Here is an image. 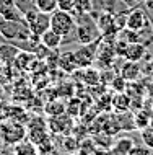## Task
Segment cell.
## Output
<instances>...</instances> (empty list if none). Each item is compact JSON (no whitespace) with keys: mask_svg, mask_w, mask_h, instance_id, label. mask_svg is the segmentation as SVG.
<instances>
[{"mask_svg":"<svg viewBox=\"0 0 153 155\" xmlns=\"http://www.w3.org/2000/svg\"><path fill=\"white\" fill-rule=\"evenodd\" d=\"M75 35L80 44L94 43L100 38H103L96 21H93L90 18V13H80V20L77 21V26H75Z\"/></svg>","mask_w":153,"mask_h":155,"instance_id":"obj_1","label":"cell"},{"mask_svg":"<svg viewBox=\"0 0 153 155\" xmlns=\"http://www.w3.org/2000/svg\"><path fill=\"white\" fill-rule=\"evenodd\" d=\"M0 36L11 41H26L31 36V30L24 20H0Z\"/></svg>","mask_w":153,"mask_h":155,"instance_id":"obj_2","label":"cell"},{"mask_svg":"<svg viewBox=\"0 0 153 155\" xmlns=\"http://www.w3.org/2000/svg\"><path fill=\"white\" fill-rule=\"evenodd\" d=\"M77 20L72 15V12H64L57 8L56 12L51 13V30L59 33L62 38H67L72 33H75Z\"/></svg>","mask_w":153,"mask_h":155,"instance_id":"obj_3","label":"cell"},{"mask_svg":"<svg viewBox=\"0 0 153 155\" xmlns=\"http://www.w3.org/2000/svg\"><path fill=\"white\" fill-rule=\"evenodd\" d=\"M23 15H24V21L28 23L33 35L41 36L44 31H47L51 28V13H44V12L33 7L28 8Z\"/></svg>","mask_w":153,"mask_h":155,"instance_id":"obj_4","label":"cell"},{"mask_svg":"<svg viewBox=\"0 0 153 155\" xmlns=\"http://www.w3.org/2000/svg\"><path fill=\"white\" fill-rule=\"evenodd\" d=\"M26 137V127L24 124L15 123L11 119L2 121L0 123V139L3 144H11L15 145L16 142L23 140Z\"/></svg>","mask_w":153,"mask_h":155,"instance_id":"obj_5","label":"cell"},{"mask_svg":"<svg viewBox=\"0 0 153 155\" xmlns=\"http://www.w3.org/2000/svg\"><path fill=\"white\" fill-rule=\"evenodd\" d=\"M100 39L94 41V43H88V44H81L78 49L73 51L75 54V59H77V64L78 67L85 69V67H90L96 61V56H98V48H100Z\"/></svg>","mask_w":153,"mask_h":155,"instance_id":"obj_6","label":"cell"},{"mask_svg":"<svg viewBox=\"0 0 153 155\" xmlns=\"http://www.w3.org/2000/svg\"><path fill=\"white\" fill-rule=\"evenodd\" d=\"M49 131L54 134H59V136H67V134H72L73 129V118L70 114H57V116H51L49 119Z\"/></svg>","mask_w":153,"mask_h":155,"instance_id":"obj_7","label":"cell"},{"mask_svg":"<svg viewBox=\"0 0 153 155\" xmlns=\"http://www.w3.org/2000/svg\"><path fill=\"white\" fill-rule=\"evenodd\" d=\"M49 134V126L43 118H31L26 124V137L31 142L38 144Z\"/></svg>","mask_w":153,"mask_h":155,"instance_id":"obj_8","label":"cell"},{"mask_svg":"<svg viewBox=\"0 0 153 155\" xmlns=\"http://www.w3.org/2000/svg\"><path fill=\"white\" fill-rule=\"evenodd\" d=\"M147 26H148V18H147L145 12H143L142 8H134L130 13H127L126 28H130V30H135V31L140 33Z\"/></svg>","mask_w":153,"mask_h":155,"instance_id":"obj_9","label":"cell"},{"mask_svg":"<svg viewBox=\"0 0 153 155\" xmlns=\"http://www.w3.org/2000/svg\"><path fill=\"white\" fill-rule=\"evenodd\" d=\"M96 25H98V28H100L103 36H109V35L117 33L116 31V26H114V15L109 13V12H103V13L98 16Z\"/></svg>","mask_w":153,"mask_h":155,"instance_id":"obj_10","label":"cell"},{"mask_svg":"<svg viewBox=\"0 0 153 155\" xmlns=\"http://www.w3.org/2000/svg\"><path fill=\"white\" fill-rule=\"evenodd\" d=\"M62 39H64V38H62L59 33L51 30V28L41 35V44H44V48L49 49V51H56V49H59L60 44H62Z\"/></svg>","mask_w":153,"mask_h":155,"instance_id":"obj_11","label":"cell"},{"mask_svg":"<svg viewBox=\"0 0 153 155\" xmlns=\"http://www.w3.org/2000/svg\"><path fill=\"white\" fill-rule=\"evenodd\" d=\"M57 64H59L60 69H64L67 74H73L77 69H80L78 64H77V59H75L73 51H65L64 54H60L59 59H57Z\"/></svg>","mask_w":153,"mask_h":155,"instance_id":"obj_12","label":"cell"},{"mask_svg":"<svg viewBox=\"0 0 153 155\" xmlns=\"http://www.w3.org/2000/svg\"><path fill=\"white\" fill-rule=\"evenodd\" d=\"M145 56V46L142 43H129L126 48V52H124V57L126 61H134V62H140Z\"/></svg>","mask_w":153,"mask_h":155,"instance_id":"obj_13","label":"cell"},{"mask_svg":"<svg viewBox=\"0 0 153 155\" xmlns=\"http://www.w3.org/2000/svg\"><path fill=\"white\" fill-rule=\"evenodd\" d=\"M140 62H134V61H126V64L121 67V75L126 78L127 82H134V80H139L140 77Z\"/></svg>","mask_w":153,"mask_h":155,"instance_id":"obj_14","label":"cell"},{"mask_svg":"<svg viewBox=\"0 0 153 155\" xmlns=\"http://www.w3.org/2000/svg\"><path fill=\"white\" fill-rule=\"evenodd\" d=\"M11 152L16 155H36L38 153V147H36L34 142H31L28 137H24L23 140L16 142L11 149Z\"/></svg>","mask_w":153,"mask_h":155,"instance_id":"obj_15","label":"cell"},{"mask_svg":"<svg viewBox=\"0 0 153 155\" xmlns=\"http://www.w3.org/2000/svg\"><path fill=\"white\" fill-rule=\"evenodd\" d=\"M7 119H11L15 123L20 124H28V121L31 118H28V113L24 111V108L21 106H8L7 108Z\"/></svg>","mask_w":153,"mask_h":155,"instance_id":"obj_16","label":"cell"},{"mask_svg":"<svg viewBox=\"0 0 153 155\" xmlns=\"http://www.w3.org/2000/svg\"><path fill=\"white\" fill-rule=\"evenodd\" d=\"M135 142L130 139V137H121V139H117L114 142L113 145H111V152L114 153H121V155H126V153H130V150L134 149Z\"/></svg>","mask_w":153,"mask_h":155,"instance_id":"obj_17","label":"cell"},{"mask_svg":"<svg viewBox=\"0 0 153 155\" xmlns=\"http://www.w3.org/2000/svg\"><path fill=\"white\" fill-rule=\"evenodd\" d=\"M113 108L116 111L119 113V114H122V113H127L130 110V96L126 93V91H121V93H117L113 98Z\"/></svg>","mask_w":153,"mask_h":155,"instance_id":"obj_18","label":"cell"},{"mask_svg":"<svg viewBox=\"0 0 153 155\" xmlns=\"http://www.w3.org/2000/svg\"><path fill=\"white\" fill-rule=\"evenodd\" d=\"M18 52H20V49L16 46H11V44L0 46V59L5 62V64H13V61L18 56Z\"/></svg>","mask_w":153,"mask_h":155,"instance_id":"obj_19","label":"cell"},{"mask_svg":"<svg viewBox=\"0 0 153 155\" xmlns=\"http://www.w3.org/2000/svg\"><path fill=\"white\" fill-rule=\"evenodd\" d=\"M150 123H151V116L150 113L147 111H137L134 116V127L139 129V131H143V129L150 127Z\"/></svg>","mask_w":153,"mask_h":155,"instance_id":"obj_20","label":"cell"},{"mask_svg":"<svg viewBox=\"0 0 153 155\" xmlns=\"http://www.w3.org/2000/svg\"><path fill=\"white\" fill-rule=\"evenodd\" d=\"M43 110L47 116H57V114L65 113V103L60 101V100H52V101H47L44 104Z\"/></svg>","mask_w":153,"mask_h":155,"instance_id":"obj_21","label":"cell"},{"mask_svg":"<svg viewBox=\"0 0 153 155\" xmlns=\"http://www.w3.org/2000/svg\"><path fill=\"white\" fill-rule=\"evenodd\" d=\"M33 7L44 13H52L57 10V0H33Z\"/></svg>","mask_w":153,"mask_h":155,"instance_id":"obj_22","label":"cell"},{"mask_svg":"<svg viewBox=\"0 0 153 155\" xmlns=\"http://www.w3.org/2000/svg\"><path fill=\"white\" fill-rule=\"evenodd\" d=\"M36 147H38V153H51V152H56V145H54V142L51 139V134H47L43 140H39L38 144H36Z\"/></svg>","mask_w":153,"mask_h":155,"instance_id":"obj_23","label":"cell"},{"mask_svg":"<svg viewBox=\"0 0 153 155\" xmlns=\"http://www.w3.org/2000/svg\"><path fill=\"white\" fill-rule=\"evenodd\" d=\"M100 75L101 74L98 72V70L90 69V67H85V70H83V80H85V83H88V85H96L98 82H101Z\"/></svg>","mask_w":153,"mask_h":155,"instance_id":"obj_24","label":"cell"},{"mask_svg":"<svg viewBox=\"0 0 153 155\" xmlns=\"http://www.w3.org/2000/svg\"><path fill=\"white\" fill-rule=\"evenodd\" d=\"M91 0H75V10L73 12H77L78 15L80 13H90L91 12Z\"/></svg>","mask_w":153,"mask_h":155,"instance_id":"obj_25","label":"cell"},{"mask_svg":"<svg viewBox=\"0 0 153 155\" xmlns=\"http://www.w3.org/2000/svg\"><path fill=\"white\" fill-rule=\"evenodd\" d=\"M111 87H113L114 91H117V93L126 91V88H127V80L122 77V75H119V77H113V80H111Z\"/></svg>","mask_w":153,"mask_h":155,"instance_id":"obj_26","label":"cell"},{"mask_svg":"<svg viewBox=\"0 0 153 155\" xmlns=\"http://www.w3.org/2000/svg\"><path fill=\"white\" fill-rule=\"evenodd\" d=\"M140 132H142V140H143V144L153 150V129L147 127V129H143V131H140Z\"/></svg>","mask_w":153,"mask_h":155,"instance_id":"obj_27","label":"cell"},{"mask_svg":"<svg viewBox=\"0 0 153 155\" xmlns=\"http://www.w3.org/2000/svg\"><path fill=\"white\" fill-rule=\"evenodd\" d=\"M57 8L64 12H73L75 10V0H57Z\"/></svg>","mask_w":153,"mask_h":155,"instance_id":"obj_28","label":"cell"},{"mask_svg":"<svg viewBox=\"0 0 153 155\" xmlns=\"http://www.w3.org/2000/svg\"><path fill=\"white\" fill-rule=\"evenodd\" d=\"M153 150L150 147H147L145 144H143V147H137V145H134V149L130 150V153H151Z\"/></svg>","mask_w":153,"mask_h":155,"instance_id":"obj_29","label":"cell"},{"mask_svg":"<svg viewBox=\"0 0 153 155\" xmlns=\"http://www.w3.org/2000/svg\"><path fill=\"white\" fill-rule=\"evenodd\" d=\"M7 104H0V123L7 119Z\"/></svg>","mask_w":153,"mask_h":155,"instance_id":"obj_30","label":"cell"},{"mask_svg":"<svg viewBox=\"0 0 153 155\" xmlns=\"http://www.w3.org/2000/svg\"><path fill=\"white\" fill-rule=\"evenodd\" d=\"M143 2H145L147 8H150V10H153V0H143Z\"/></svg>","mask_w":153,"mask_h":155,"instance_id":"obj_31","label":"cell"},{"mask_svg":"<svg viewBox=\"0 0 153 155\" xmlns=\"http://www.w3.org/2000/svg\"><path fill=\"white\" fill-rule=\"evenodd\" d=\"M3 65H5V62H3L2 59H0V72H2V70H3Z\"/></svg>","mask_w":153,"mask_h":155,"instance_id":"obj_32","label":"cell"},{"mask_svg":"<svg viewBox=\"0 0 153 155\" xmlns=\"http://www.w3.org/2000/svg\"><path fill=\"white\" fill-rule=\"evenodd\" d=\"M132 3H135V2H142V0H130Z\"/></svg>","mask_w":153,"mask_h":155,"instance_id":"obj_33","label":"cell"},{"mask_svg":"<svg viewBox=\"0 0 153 155\" xmlns=\"http://www.w3.org/2000/svg\"><path fill=\"white\" fill-rule=\"evenodd\" d=\"M2 144H3V142H2V139H0V150H2Z\"/></svg>","mask_w":153,"mask_h":155,"instance_id":"obj_34","label":"cell"}]
</instances>
